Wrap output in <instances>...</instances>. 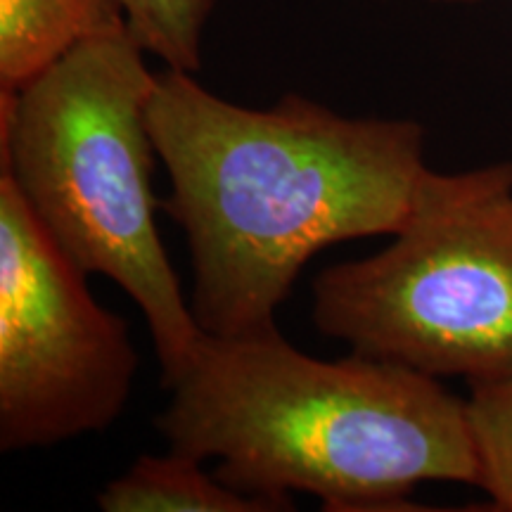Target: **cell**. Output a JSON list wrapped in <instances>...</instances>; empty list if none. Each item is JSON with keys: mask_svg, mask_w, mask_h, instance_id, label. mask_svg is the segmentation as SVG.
Listing matches in <instances>:
<instances>
[{"mask_svg": "<svg viewBox=\"0 0 512 512\" xmlns=\"http://www.w3.org/2000/svg\"><path fill=\"white\" fill-rule=\"evenodd\" d=\"M147 126L190 247V309L204 335L278 328L275 313L320 249L394 235L427 176L413 119L344 117L290 93L245 107L195 74H157Z\"/></svg>", "mask_w": 512, "mask_h": 512, "instance_id": "1", "label": "cell"}, {"mask_svg": "<svg viewBox=\"0 0 512 512\" xmlns=\"http://www.w3.org/2000/svg\"><path fill=\"white\" fill-rule=\"evenodd\" d=\"M155 427L169 448L219 460L242 494L325 510H406L420 484L477 486L465 401L437 377L351 354L320 361L275 328L204 335L166 387Z\"/></svg>", "mask_w": 512, "mask_h": 512, "instance_id": "2", "label": "cell"}, {"mask_svg": "<svg viewBox=\"0 0 512 512\" xmlns=\"http://www.w3.org/2000/svg\"><path fill=\"white\" fill-rule=\"evenodd\" d=\"M126 27L69 50L0 93V174L86 275H105L150 328L164 389L204 337L159 235L157 147L147 102L157 74Z\"/></svg>", "mask_w": 512, "mask_h": 512, "instance_id": "3", "label": "cell"}, {"mask_svg": "<svg viewBox=\"0 0 512 512\" xmlns=\"http://www.w3.org/2000/svg\"><path fill=\"white\" fill-rule=\"evenodd\" d=\"M373 256L323 268L311 320L351 354L470 384L512 375V162L427 171Z\"/></svg>", "mask_w": 512, "mask_h": 512, "instance_id": "4", "label": "cell"}, {"mask_svg": "<svg viewBox=\"0 0 512 512\" xmlns=\"http://www.w3.org/2000/svg\"><path fill=\"white\" fill-rule=\"evenodd\" d=\"M0 174V451L105 432L138 370L128 323Z\"/></svg>", "mask_w": 512, "mask_h": 512, "instance_id": "5", "label": "cell"}, {"mask_svg": "<svg viewBox=\"0 0 512 512\" xmlns=\"http://www.w3.org/2000/svg\"><path fill=\"white\" fill-rule=\"evenodd\" d=\"M126 27L114 0H0V93H15L69 50Z\"/></svg>", "mask_w": 512, "mask_h": 512, "instance_id": "6", "label": "cell"}, {"mask_svg": "<svg viewBox=\"0 0 512 512\" xmlns=\"http://www.w3.org/2000/svg\"><path fill=\"white\" fill-rule=\"evenodd\" d=\"M105 512H278L292 501L242 494L202 470V460L169 448L164 456H140L124 475L102 486Z\"/></svg>", "mask_w": 512, "mask_h": 512, "instance_id": "7", "label": "cell"}, {"mask_svg": "<svg viewBox=\"0 0 512 512\" xmlns=\"http://www.w3.org/2000/svg\"><path fill=\"white\" fill-rule=\"evenodd\" d=\"M128 34L166 69L197 74L202 41L216 0H114Z\"/></svg>", "mask_w": 512, "mask_h": 512, "instance_id": "8", "label": "cell"}, {"mask_svg": "<svg viewBox=\"0 0 512 512\" xmlns=\"http://www.w3.org/2000/svg\"><path fill=\"white\" fill-rule=\"evenodd\" d=\"M465 411L479 467L477 486L494 510L512 512V375L470 384Z\"/></svg>", "mask_w": 512, "mask_h": 512, "instance_id": "9", "label": "cell"}, {"mask_svg": "<svg viewBox=\"0 0 512 512\" xmlns=\"http://www.w3.org/2000/svg\"><path fill=\"white\" fill-rule=\"evenodd\" d=\"M439 3H477V0H439Z\"/></svg>", "mask_w": 512, "mask_h": 512, "instance_id": "10", "label": "cell"}]
</instances>
